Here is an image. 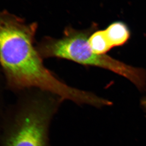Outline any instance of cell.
<instances>
[{
  "mask_svg": "<svg viewBox=\"0 0 146 146\" xmlns=\"http://www.w3.org/2000/svg\"><path fill=\"white\" fill-rule=\"evenodd\" d=\"M37 29L36 23L0 11V63L10 84L17 88L36 87L61 100L100 107L102 97L69 86L44 66L34 45Z\"/></svg>",
  "mask_w": 146,
  "mask_h": 146,
  "instance_id": "1",
  "label": "cell"
},
{
  "mask_svg": "<svg viewBox=\"0 0 146 146\" xmlns=\"http://www.w3.org/2000/svg\"><path fill=\"white\" fill-rule=\"evenodd\" d=\"M97 29L96 23L85 30L66 27L62 38L45 36L37 49L44 58L68 59L82 65L107 69L128 79L139 90H145L146 72L144 69L127 65L106 54L98 55L93 51L88 39Z\"/></svg>",
  "mask_w": 146,
  "mask_h": 146,
  "instance_id": "2",
  "label": "cell"
},
{
  "mask_svg": "<svg viewBox=\"0 0 146 146\" xmlns=\"http://www.w3.org/2000/svg\"><path fill=\"white\" fill-rule=\"evenodd\" d=\"M52 112L48 107L28 112L1 136V146H49L48 125Z\"/></svg>",
  "mask_w": 146,
  "mask_h": 146,
  "instance_id": "3",
  "label": "cell"
},
{
  "mask_svg": "<svg viewBox=\"0 0 146 146\" xmlns=\"http://www.w3.org/2000/svg\"><path fill=\"white\" fill-rule=\"evenodd\" d=\"M104 31L111 48L126 43L131 36L129 27L121 21L112 23Z\"/></svg>",
  "mask_w": 146,
  "mask_h": 146,
  "instance_id": "4",
  "label": "cell"
},
{
  "mask_svg": "<svg viewBox=\"0 0 146 146\" xmlns=\"http://www.w3.org/2000/svg\"><path fill=\"white\" fill-rule=\"evenodd\" d=\"M88 42L93 51L98 55H105L111 48L104 30L94 31L89 38Z\"/></svg>",
  "mask_w": 146,
  "mask_h": 146,
  "instance_id": "5",
  "label": "cell"
},
{
  "mask_svg": "<svg viewBox=\"0 0 146 146\" xmlns=\"http://www.w3.org/2000/svg\"><path fill=\"white\" fill-rule=\"evenodd\" d=\"M141 105L146 113V96L143 97L141 100Z\"/></svg>",
  "mask_w": 146,
  "mask_h": 146,
  "instance_id": "6",
  "label": "cell"
},
{
  "mask_svg": "<svg viewBox=\"0 0 146 146\" xmlns=\"http://www.w3.org/2000/svg\"><path fill=\"white\" fill-rule=\"evenodd\" d=\"M0 146H1V137H0Z\"/></svg>",
  "mask_w": 146,
  "mask_h": 146,
  "instance_id": "7",
  "label": "cell"
}]
</instances>
